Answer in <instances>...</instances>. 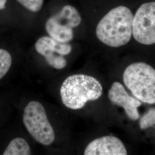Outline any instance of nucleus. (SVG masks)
I'll list each match as a JSON object with an SVG mask.
<instances>
[{"mask_svg":"<svg viewBox=\"0 0 155 155\" xmlns=\"http://www.w3.org/2000/svg\"><path fill=\"white\" fill-rule=\"evenodd\" d=\"M133 15L125 6H120L109 12L98 22L96 35L100 41L111 47L127 45L132 35Z\"/></svg>","mask_w":155,"mask_h":155,"instance_id":"1","label":"nucleus"},{"mask_svg":"<svg viewBox=\"0 0 155 155\" xmlns=\"http://www.w3.org/2000/svg\"><path fill=\"white\" fill-rule=\"evenodd\" d=\"M102 93L103 88L99 81L84 74L67 78L60 90L63 105L72 110L83 108L87 102L99 99Z\"/></svg>","mask_w":155,"mask_h":155,"instance_id":"2","label":"nucleus"},{"mask_svg":"<svg viewBox=\"0 0 155 155\" xmlns=\"http://www.w3.org/2000/svg\"><path fill=\"white\" fill-rule=\"evenodd\" d=\"M123 81L136 98L148 104H155V70L144 62L134 63L126 68Z\"/></svg>","mask_w":155,"mask_h":155,"instance_id":"3","label":"nucleus"},{"mask_svg":"<svg viewBox=\"0 0 155 155\" xmlns=\"http://www.w3.org/2000/svg\"><path fill=\"white\" fill-rule=\"evenodd\" d=\"M23 123L29 133L40 144L47 146L55 141L53 127L48 121L45 107L39 102H30L25 107Z\"/></svg>","mask_w":155,"mask_h":155,"instance_id":"4","label":"nucleus"},{"mask_svg":"<svg viewBox=\"0 0 155 155\" xmlns=\"http://www.w3.org/2000/svg\"><path fill=\"white\" fill-rule=\"evenodd\" d=\"M82 18L77 9L69 5L64 6L45 22V29L50 37L56 41L68 43L74 38L73 28L78 27Z\"/></svg>","mask_w":155,"mask_h":155,"instance_id":"5","label":"nucleus"},{"mask_svg":"<svg viewBox=\"0 0 155 155\" xmlns=\"http://www.w3.org/2000/svg\"><path fill=\"white\" fill-rule=\"evenodd\" d=\"M132 34L144 45L155 44V2L144 3L133 16Z\"/></svg>","mask_w":155,"mask_h":155,"instance_id":"6","label":"nucleus"},{"mask_svg":"<svg viewBox=\"0 0 155 155\" xmlns=\"http://www.w3.org/2000/svg\"><path fill=\"white\" fill-rule=\"evenodd\" d=\"M35 48L38 54L45 57L48 65L56 70H62L66 67V59L63 56L70 54L72 51L70 44L60 43L50 36L38 39Z\"/></svg>","mask_w":155,"mask_h":155,"instance_id":"7","label":"nucleus"},{"mask_svg":"<svg viewBox=\"0 0 155 155\" xmlns=\"http://www.w3.org/2000/svg\"><path fill=\"white\" fill-rule=\"evenodd\" d=\"M108 98L113 105L123 107L130 120L136 121L140 118L138 107L141 105V102L128 94L121 83L115 82L112 84Z\"/></svg>","mask_w":155,"mask_h":155,"instance_id":"8","label":"nucleus"},{"mask_svg":"<svg viewBox=\"0 0 155 155\" xmlns=\"http://www.w3.org/2000/svg\"><path fill=\"white\" fill-rule=\"evenodd\" d=\"M84 155H127L122 141L116 137L103 136L95 139L86 147Z\"/></svg>","mask_w":155,"mask_h":155,"instance_id":"9","label":"nucleus"},{"mask_svg":"<svg viewBox=\"0 0 155 155\" xmlns=\"http://www.w3.org/2000/svg\"><path fill=\"white\" fill-rule=\"evenodd\" d=\"M2 155H31V148L25 140L16 137L8 144Z\"/></svg>","mask_w":155,"mask_h":155,"instance_id":"10","label":"nucleus"},{"mask_svg":"<svg viewBox=\"0 0 155 155\" xmlns=\"http://www.w3.org/2000/svg\"><path fill=\"white\" fill-rule=\"evenodd\" d=\"M12 63L11 55L7 51L0 48V80L9 71Z\"/></svg>","mask_w":155,"mask_h":155,"instance_id":"11","label":"nucleus"},{"mask_svg":"<svg viewBox=\"0 0 155 155\" xmlns=\"http://www.w3.org/2000/svg\"><path fill=\"white\" fill-rule=\"evenodd\" d=\"M139 125L142 130L151 127L155 129V107L150 108L141 117Z\"/></svg>","mask_w":155,"mask_h":155,"instance_id":"12","label":"nucleus"},{"mask_svg":"<svg viewBox=\"0 0 155 155\" xmlns=\"http://www.w3.org/2000/svg\"><path fill=\"white\" fill-rule=\"evenodd\" d=\"M25 8L32 12H38L43 5L44 0H17Z\"/></svg>","mask_w":155,"mask_h":155,"instance_id":"13","label":"nucleus"},{"mask_svg":"<svg viewBox=\"0 0 155 155\" xmlns=\"http://www.w3.org/2000/svg\"><path fill=\"white\" fill-rule=\"evenodd\" d=\"M7 0H0V10H2L5 8V4Z\"/></svg>","mask_w":155,"mask_h":155,"instance_id":"14","label":"nucleus"}]
</instances>
